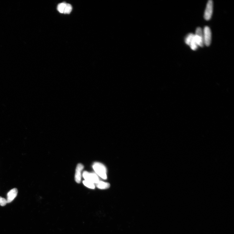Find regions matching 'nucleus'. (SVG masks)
Listing matches in <instances>:
<instances>
[{
    "label": "nucleus",
    "mask_w": 234,
    "mask_h": 234,
    "mask_svg": "<svg viewBox=\"0 0 234 234\" xmlns=\"http://www.w3.org/2000/svg\"><path fill=\"white\" fill-rule=\"evenodd\" d=\"M72 10V5L69 4L67 3L66 6L65 8L64 12V14H69L71 12Z\"/></svg>",
    "instance_id": "nucleus-12"
},
{
    "label": "nucleus",
    "mask_w": 234,
    "mask_h": 234,
    "mask_svg": "<svg viewBox=\"0 0 234 234\" xmlns=\"http://www.w3.org/2000/svg\"><path fill=\"white\" fill-rule=\"evenodd\" d=\"M67 4V3H66L63 2L60 3L58 5L57 9L59 12L61 13H64L65 8Z\"/></svg>",
    "instance_id": "nucleus-9"
},
{
    "label": "nucleus",
    "mask_w": 234,
    "mask_h": 234,
    "mask_svg": "<svg viewBox=\"0 0 234 234\" xmlns=\"http://www.w3.org/2000/svg\"><path fill=\"white\" fill-rule=\"evenodd\" d=\"M204 43L207 46L210 45L211 40V30L208 26L205 27L204 30Z\"/></svg>",
    "instance_id": "nucleus-4"
},
{
    "label": "nucleus",
    "mask_w": 234,
    "mask_h": 234,
    "mask_svg": "<svg viewBox=\"0 0 234 234\" xmlns=\"http://www.w3.org/2000/svg\"><path fill=\"white\" fill-rule=\"evenodd\" d=\"M194 36V35L192 33H190L187 35L186 39H185V42L187 45H190V43L192 42Z\"/></svg>",
    "instance_id": "nucleus-10"
},
{
    "label": "nucleus",
    "mask_w": 234,
    "mask_h": 234,
    "mask_svg": "<svg viewBox=\"0 0 234 234\" xmlns=\"http://www.w3.org/2000/svg\"><path fill=\"white\" fill-rule=\"evenodd\" d=\"M18 190L15 188L11 190L7 195V203H9L12 202L17 196L18 194Z\"/></svg>",
    "instance_id": "nucleus-7"
},
{
    "label": "nucleus",
    "mask_w": 234,
    "mask_h": 234,
    "mask_svg": "<svg viewBox=\"0 0 234 234\" xmlns=\"http://www.w3.org/2000/svg\"><path fill=\"white\" fill-rule=\"evenodd\" d=\"M84 165L81 164H78L76 169L75 180L77 183H80L81 178V173L84 168Z\"/></svg>",
    "instance_id": "nucleus-6"
},
{
    "label": "nucleus",
    "mask_w": 234,
    "mask_h": 234,
    "mask_svg": "<svg viewBox=\"0 0 234 234\" xmlns=\"http://www.w3.org/2000/svg\"><path fill=\"white\" fill-rule=\"evenodd\" d=\"M189 46H190V48H191L192 50L194 51L196 50L198 48V45L195 39V35L194 37L193 38L192 42H190Z\"/></svg>",
    "instance_id": "nucleus-11"
},
{
    "label": "nucleus",
    "mask_w": 234,
    "mask_h": 234,
    "mask_svg": "<svg viewBox=\"0 0 234 234\" xmlns=\"http://www.w3.org/2000/svg\"><path fill=\"white\" fill-rule=\"evenodd\" d=\"M83 182L84 184L86 186L89 188L91 189H94L95 188L94 184L91 183V182L85 180L83 181Z\"/></svg>",
    "instance_id": "nucleus-13"
},
{
    "label": "nucleus",
    "mask_w": 234,
    "mask_h": 234,
    "mask_svg": "<svg viewBox=\"0 0 234 234\" xmlns=\"http://www.w3.org/2000/svg\"><path fill=\"white\" fill-rule=\"evenodd\" d=\"M7 203V200L5 199L0 197V205L4 206Z\"/></svg>",
    "instance_id": "nucleus-14"
},
{
    "label": "nucleus",
    "mask_w": 234,
    "mask_h": 234,
    "mask_svg": "<svg viewBox=\"0 0 234 234\" xmlns=\"http://www.w3.org/2000/svg\"><path fill=\"white\" fill-rule=\"evenodd\" d=\"M83 176L85 181L91 182L94 184H97L100 181L98 176L94 173H90L85 171L83 173Z\"/></svg>",
    "instance_id": "nucleus-2"
},
{
    "label": "nucleus",
    "mask_w": 234,
    "mask_h": 234,
    "mask_svg": "<svg viewBox=\"0 0 234 234\" xmlns=\"http://www.w3.org/2000/svg\"><path fill=\"white\" fill-rule=\"evenodd\" d=\"M213 3L211 0H209L208 1L205 11L204 15V17L207 21L210 19L213 12Z\"/></svg>",
    "instance_id": "nucleus-5"
},
{
    "label": "nucleus",
    "mask_w": 234,
    "mask_h": 234,
    "mask_svg": "<svg viewBox=\"0 0 234 234\" xmlns=\"http://www.w3.org/2000/svg\"><path fill=\"white\" fill-rule=\"evenodd\" d=\"M92 167L98 175L103 179H107V168L104 165L99 162H95Z\"/></svg>",
    "instance_id": "nucleus-1"
},
{
    "label": "nucleus",
    "mask_w": 234,
    "mask_h": 234,
    "mask_svg": "<svg viewBox=\"0 0 234 234\" xmlns=\"http://www.w3.org/2000/svg\"><path fill=\"white\" fill-rule=\"evenodd\" d=\"M195 39L198 46L203 47L204 46V36L202 29L198 28L195 35Z\"/></svg>",
    "instance_id": "nucleus-3"
},
{
    "label": "nucleus",
    "mask_w": 234,
    "mask_h": 234,
    "mask_svg": "<svg viewBox=\"0 0 234 234\" xmlns=\"http://www.w3.org/2000/svg\"><path fill=\"white\" fill-rule=\"evenodd\" d=\"M96 184V186L98 188L100 189H107L110 187V183L102 181H99Z\"/></svg>",
    "instance_id": "nucleus-8"
}]
</instances>
